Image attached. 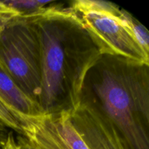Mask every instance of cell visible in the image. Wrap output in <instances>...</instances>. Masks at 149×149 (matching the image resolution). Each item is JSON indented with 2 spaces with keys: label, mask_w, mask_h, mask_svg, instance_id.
<instances>
[{
  "label": "cell",
  "mask_w": 149,
  "mask_h": 149,
  "mask_svg": "<svg viewBox=\"0 0 149 149\" xmlns=\"http://www.w3.org/2000/svg\"><path fill=\"white\" fill-rule=\"evenodd\" d=\"M31 17L40 46L38 104L43 114L71 113L79 106L86 77L101 54L69 5L58 1Z\"/></svg>",
  "instance_id": "1"
},
{
  "label": "cell",
  "mask_w": 149,
  "mask_h": 149,
  "mask_svg": "<svg viewBox=\"0 0 149 149\" xmlns=\"http://www.w3.org/2000/svg\"><path fill=\"white\" fill-rule=\"evenodd\" d=\"M148 65L101 55L83 87L81 99L113 122L130 149H149Z\"/></svg>",
  "instance_id": "2"
},
{
  "label": "cell",
  "mask_w": 149,
  "mask_h": 149,
  "mask_svg": "<svg viewBox=\"0 0 149 149\" xmlns=\"http://www.w3.org/2000/svg\"><path fill=\"white\" fill-rule=\"evenodd\" d=\"M69 6L101 55L149 65V55L130 32L119 6L100 0H76Z\"/></svg>",
  "instance_id": "3"
},
{
  "label": "cell",
  "mask_w": 149,
  "mask_h": 149,
  "mask_svg": "<svg viewBox=\"0 0 149 149\" xmlns=\"http://www.w3.org/2000/svg\"><path fill=\"white\" fill-rule=\"evenodd\" d=\"M0 63L23 93L38 103L41 93L40 46L32 17H15L0 34Z\"/></svg>",
  "instance_id": "4"
},
{
  "label": "cell",
  "mask_w": 149,
  "mask_h": 149,
  "mask_svg": "<svg viewBox=\"0 0 149 149\" xmlns=\"http://www.w3.org/2000/svg\"><path fill=\"white\" fill-rule=\"evenodd\" d=\"M22 135L42 149H90L74 127L70 112L21 119Z\"/></svg>",
  "instance_id": "5"
},
{
  "label": "cell",
  "mask_w": 149,
  "mask_h": 149,
  "mask_svg": "<svg viewBox=\"0 0 149 149\" xmlns=\"http://www.w3.org/2000/svg\"><path fill=\"white\" fill-rule=\"evenodd\" d=\"M71 119L90 149H130L113 122L88 100L81 99L71 113Z\"/></svg>",
  "instance_id": "6"
},
{
  "label": "cell",
  "mask_w": 149,
  "mask_h": 149,
  "mask_svg": "<svg viewBox=\"0 0 149 149\" xmlns=\"http://www.w3.org/2000/svg\"><path fill=\"white\" fill-rule=\"evenodd\" d=\"M0 103L4 105L20 122L23 118L35 117L43 114L39 104L23 93L1 63Z\"/></svg>",
  "instance_id": "7"
},
{
  "label": "cell",
  "mask_w": 149,
  "mask_h": 149,
  "mask_svg": "<svg viewBox=\"0 0 149 149\" xmlns=\"http://www.w3.org/2000/svg\"><path fill=\"white\" fill-rule=\"evenodd\" d=\"M2 1L7 6L18 12L20 16L22 17H31L41 15L58 2L52 0H6Z\"/></svg>",
  "instance_id": "8"
},
{
  "label": "cell",
  "mask_w": 149,
  "mask_h": 149,
  "mask_svg": "<svg viewBox=\"0 0 149 149\" xmlns=\"http://www.w3.org/2000/svg\"><path fill=\"white\" fill-rule=\"evenodd\" d=\"M122 14L130 32L143 50L149 55V33L146 28L127 11L122 9Z\"/></svg>",
  "instance_id": "9"
},
{
  "label": "cell",
  "mask_w": 149,
  "mask_h": 149,
  "mask_svg": "<svg viewBox=\"0 0 149 149\" xmlns=\"http://www.w3.org/2000/svg\"><path fill=\"white\" fill-rule=\"evenodd\" d=\"M0 122L12 130L22 135V126L20 121L0 103Z\"/></svg>",
  "instance_id": "10"
},
{
  "label": "cell",
  "mask_w": 149,
  "mask_h": 149,
  "mask_svg": "<svg viewBox=\"0 0 149 149\" xmlns=\"http://www.w3.org/2000/svg\"><path fill=\"white\" fill-rule=\"evenodd\" d=\"M20 16L18 12L0 1V34L14 18Z\"/></svg>",
  "instance_id": "11"
},
{
  "label": "cell",
  "mask_w": 149,
  "mask_h": 149,
  "mask_svg": "<svg viewBox=\"0 0 149 149\" xmlns=\"http://www.w3.org/2000/svg\"><path fill=\"white\" fill-rule=\"evenodd\" d=\"M18 149H42L28 141L23 135H19L15 139Z\"/></svg>",
  "instance_id": "12"
},
{
  "label": "cell",
  "mask_w": 149,
  "mask_h": 149,
  "mask_svg": "<svg viewBox=\"0 0 149 149\" xmlns=\"http://www.w3.org/2000/svg\"><path fill=\"white\" fill-rule=\"evenodd\" d=\"M10 132V129L0 122V149H2L4 147Z\"/></svg>",
  "instance_id": "13"
},
{
  "label": "cell",
  "mask_w": 149,
  "mask_h": 149,
  "mask_svg": "<svg viewBox=\"0 0 149 149\" xmlns=\"http://www.w3.org/2000/svg\"><path fill=\"white\" fill-rule=\"evenodd\" d=\"M2 149H18L13 131H11L10 132V134H9V136L7 138V141H6L5 144H4Z\"/></svg>",
  "instance_id": "14"
}]
</instances>
